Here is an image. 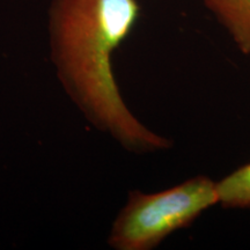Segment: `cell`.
Segmentation results:
<instances>
[{
    "instance_id": "4",
    "label": "cell",
    "mask_w": 250,
    "mask_h": 250,
    "mask_svg": "<svg viewBox=\"0 0 250 250\" xmlns=\"http://www.w3.org/2000/svg\"><path fill=\"white\" fill-rule=\"evenodd\" d=\"M219 205L227 210H250V162L217 181Z\"/></svg>"
},
{
    "instance_id": "3",
    "label": "cell",
    "mask_w": 250,
    "mask_h": 250,
    "mask_svg": "<svg viewBox=\"0 0 250 250\" xmlns=\"http://www.w3.org/2000/svg\"><path fill=\"white\" fill-rule=\"evenodd\" d=\"M237 49L250 56V0H203Z\"/></svg>"
},
{
    "instance_id": "2",
    "label": "cell",
    "mask_w": 250,
    "mask_h": 250,
    "mask_svg": "<svg viewBox=\"0 0 250 250\" xmlns=\"http://www.w3.org/2000/svg\"><path fill=\"white\" fill-rule=\"evenodd\" d=\"M215 205L217 181L204 175L159 192L130 191L112 224L109 246L117 250H151Z\"/></svg>"
},
{
    "instance_id": "1",
    "label": "cell",
    "mask_w": 250,
    "mask_h": 250,
    "mask_svg": "<svg viewBox=\"0 0 250 250\" xmlns=\"http://www.w3.org/2000/svg\"><path fill=\"white\" fill-rule=\"evenodd\" d=\"M137 0H52L50 37L65 88L93 125L133 153L171 146L134 117L122 98L112 54L139 17Z\"/></svg>"
}]
</instances>
